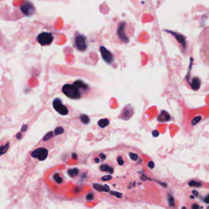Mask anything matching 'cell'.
Segmentation results:
<instances>
[{"mask_svg": "<svg viewBox=\"0 0 209 209\" xmlns=\"http://www.w3.org/2000/svg\"><path fill=\"white\" fill-rule=\"evenodd\" d=\"M112 178V177L109 175H105V176H104L102 178V180L103 181H108V180H111V179Z\"/></svg>", "mask_w": 209, "mask_h": 209, "instance_id": "cb8c5ba5", "label": "cell"}, {"mask_svg": "<svg viewBox=\"0 0 209 209\" xmlns=\"http://www.w3.org/2000/svg\"><path fill=\"white\" fill-rule=\"evenodd\" d=\"M130 110H132V109H131V108L127 109V107H125V110H124V112L122 114L124 115V118H125V115H128V117H129V118H130V117L132 116L131 115H130V114H132V115H133V111H131V112H130Z\"/></svg>", "mask_w": 209, "mask_h": 209, "instance_id": "e0dca14e", "label": "cell"}, {"mask_svg": "<svg viewBox=\"0 0 209 209\" xmlns=\"http://www.w3.org/2000/svg\"><path fill=\"white\" fill-rule=\"evenodd\" d=\"M95 162H97V163H99V162H100V160H99V158H96L95 159Z\"/></svg>", "mask_w": 209, "mask_h": 209, "instance_id": "d6a6232c", "label": "cell"}, {"mask_svg": "<svg viewBox=\"0 0 209 209\" xmlns=\"http://www.w3.org/2000/svg\"><path fill=\"white\" fill-rule=\"evenodd\" d=\"M170 119H171L170 115H169V114L167 112H166L165 110H163L158 117L159 121L161 122H168V121L170 120Z\"/></svg>", "mask_w": 209, "mask_h": 209, "instance_id": "8fae6325", "label": "cell"}, {"mask_svg": "<svg viewBox=\"0 0 209 209\" xmlns=\"http://www.w3.org/2000/svg\"><path fill=\"white\" fill-rule=\"evenodd\" d=\"M9 142H7L6 145H3L1 147H0V156L4 155L7 152V151L8 150V149L9 148Z\"/></svg>", "mask_w": 209, "mask_h": 209, "instance_id": "5bb4252c", "label": "cell"}, {"mask_svg": "<svg viewBox=\"0 0 209 209\" xmlns=\"http://www.w3.org/2000/svg\"><path fill=\"white\" fill-rule=\"evenodd\" d=\"M77 88L80 89H87L89 88L88 86L85 84L84 82H83L81 80H77L73 84Z\"/></svg>", "mask_w": 209, "mask_h": 209, "instance_id": "4fadbf2b", "label": "cell"}, {"mask_svg": "<svg viewBox=\"0 0 209 209\" xmlns=\"http://www.w3.org/2000/svg\"><path fill=\"white\" fill-rule=\"evenodd\" d=\"M117 162L119 163V165H122L124 164V160H122V157H121V156H119L117 158Z\"/></svg>", "mask_w": 209, "mask_h": 209, "instance_id": "d4e9b609", "label": "cell"}, {"mask_svg": "<svg viewBox=\"0 0 209 209\" xmlns=\"http://www.w3.org/2000/svg\"><path fill=\"white\" fill-rule=\"evenodd\" d=\"M190 85L193 89H194V90H198L200 86V80L198 77L193 78Z\"/></svg>", "mask_w": 209, "mask_h": 209, "instance_id": "7c38bea8", "label": "cell"}, {"mask_svg": "<svg viewBox=\"0 0 209 209\" xmlns=\"http://www.w3.org/2000/svg\"><path fill=\"white\" fill-rule=\"evenodd\" d=\"M75 46L80 51H85L86 48V38L83 35H78L75 38Z\"/></svg>", "mask_w": 209, "mask_h": 209, "instance_id": "8992f818", "label": "cell"}, {"mask_svg": "<svg viewBox=\"0 0 209 209\" xmlns=\"http://www.w3.org/2000/svg\"><path fill=\"white\" fill-rule=\"evenodd\" d=\"M198 44L201 61L209 68V26L205 27L199 33Z\"/></svg>", "mask_w": 209, "mask_h": 209, "instance_id": "6da1fadb", "label": "cell"}, {"mask_svg": "<svg viewBox=\"0 0 209 209\" xmlns=\"http://www.w3.org/2000/svg\"><path fill=\"white\" fill-rule=\"evenodd\" d=\"M53 133L52 132H49L48 133H47L46 134V136H45L43 137V140L44 141H46L47 140H49L50 139H51L52 137H53Z\"/></svg>", "mask_w": 209, "mask_h": 209, "instance_id": "44dd1931", "label": "cell"}, {"mask_svg": "<svg viewBox=\"0 0 209 209\" xmlns=\"http://www.w3.org/2000/svg\"><path fill=\"white\" fill-rule=\"evenodd\" d=\"M48 152L46 148H39L33 151L31 153V156L33 158H38L40 161H44L47 158Z\"/></svg>", "mask_w": 209, "mask_h": 209, "instance_id": "5b68a950", "label": "cell"}, {"mask_svg": "<svg viewBox=\"0 0 209 209\" xmlns=\"http://www.w3.org/2000/svg\"><path fill=\"white\" fill-rule=\"evenodd\" d=\"M64 132V129L62 127H58L55 130V134L56 136L59 135V134H61Z\"/></svg>", "mask_w": 209, "mask_h": 209, "instance_id": "d6986e66", "label": "cell"}, {"mask_svg": "<svg viewBox=\"0 0 209 209\" xmlns=\"http://www.w3.org/2000/svg\"><path fill=\"white\" fill-rule=\"evenodd\" d=\"M111 167L108 166V165H102L101 166H100V169L102 170L103 171H108L109 169H110Z\"/></svg>", "mask_w": 209, "mask_h": 209, "instance_id": "603a6c76", "label": "cell"}, {"mask_svg": "<svg viewBox=\"0 0 209 209\" xmlns=\"http://www.w3.org/2000/svg\"><path fill=\"white\" fill-rule=\"evenodd\" d=\"M125 23H121L120 25H119L118 28H117V35L122 42L125 43H128L129 42V38L128 37L126 36L125 33Z\"/></svg>", "mask_w": 209, "mask_h": 209, "instance_id": "ba28073f", "label": "cell"}, {"mask_svg": "<svg viewBox=\"0 0 209 209\" xmlns=\"http://www.w3.org/2000/svg\"><path fill=\"white\" fill-rule=\"evenodd\" d=\"M79 172V171L77 169H69L68 170V173L71 176V177H73L74 175H77Z\"/></svg>", "mask_w": 209, "mask_h": 209, "instance_id": "ac0fdd59", "label": "cell"}, {"mask_svg": "<svg viewBox=\"0 0 209 209\" xmlns=\"http://www.w3.org/2000/svg\"><path fill=\"white\" fill-rule=\"evenodd\" d=\"M37 41L43 46L50 45L53 41V36L51 33L43 32L39 34L37 38Z\"/></svg>", "mask_w": 209, "mask_h": 209, "instance_id": "3957f363", "label": "cell"}, {"mask_svg": "<svg viewBox=\"0 0 209 209\" xmlns=\"http://www.w3.org/2000/svg\"><path fill=\"white\" fill-rule=\"evenodd\" d=\"M28 129V126L26 125H23V126H22V128H21V131H26V130Z\"/></svg>", "mask_w": 209, "mask_h": 209, "instance_id": "83f0119b", "label": "cell"}, {"mask_svg": "<svg viewBox=\"0 0 209 209\" xmlns=\"http://www.w3.org/2000/svg\"><path fill=\"white\" fill-rule=\"evenodd\" d=\"M129 155H130V158L133 160V161H136L138 160V156L135 154V153H129Z\"/></svg>", "mask_w": 209, "mask_h": 209, "instance_id": "7402d4cb", "label": "cell"}, {"mask_svg": "<svg viewBox=\"0 0 209 209\" xmlns=\"http://www.w3.org/2000/svg\"><path fill=\"white\" fill-rule=\"evenodd\" d=\"M108 125H109V121L107 118L102 119V120H100L99 122V125L102 128H105V127L107 126Z\"/></svg>", "mask_w": 209, "mask_h": 209, "instance_id": "9a60e30c", "label": "cell"}, {"mask_svg": "<svg viewBox=\"0 0 209 209\" xmlns=\"http://www.w3.org/2000/svg\"><path fill=\"white\" fill-rule=\"evenodd\" d=\"M152 134L154 137H157L159 134V132L157 131H154L152 132Z\"/></svg>", "mask_w": 209, "mask_h": 209, "instance_id": "f1b7e54d", "label": "cell"}, {"mask_svg": "<svg viewBox=\"0 0 209 209\" xmlns=\"http://www.w3.org/2000/svg\"><path fill=\"white\" fill-rule=\"evenodd\" d=\"M100 50L103 60L107 63H111L113 60V55L105 47H100Z\"/></svg>", "mask_w": 209, "mask_h": 209, "instance_id": "52a82bcc", "label": "cell"}, {"mask_svg": "<svg viewBox=\"0 0 209 209\" xmlns=\"http://www.w3.org/2000/svg\"><path fill=\"white\" fill-rule=\"evenodd\" d=\"M54 179L58 183H61L63 182V179L62 178L59 176L58 174H55L54 175Z\"/></svg>", "mask_w": 209, "mask_h": 209, "instance_id": "ffe728a7", "label": "cell"}, {"mask_svg": "<svg viewBox=\"0 0 209 209\" xmlns=\"http://www.w3.org/2000/svg\"><path fill=\"white\" fill-rule=\"evenodd\" d=\"M86 199L87 200H92L94 199V196L92 194H89V195L86 196Z\"/></svg>", "mask_w": 209, "mask_h": 209, "instance_id": "484cf974", "label": "cell"}, {"mask_svg": "<svg viewBox=\"0 0 209 209\" xmlns=\"http://www.w3.org/2000/svg\"><path fill=\"white\" fill-rule=\"evenodd\" d=\"M148 166L151 169H153L154 167V162H152V161L149 162V164H148Z\"/></svg>", "mask_w": 209, "mask_h": 209, "instance_id": "4316f807", "label": "cell"}, {"mask_svg": "<svg viewBox=\"0 0 209 209\" xmlns=\"http://www.w3.org/2000/svg\"><path fill=\"white\" fill-rule=\"evenodd\" d=\"M53 106L54 109L62 115H65L69 112L68 108H67L64 105H63L62 101L60 99L56 98L53 101Z\"/></svg>", "mask_w": 209, "mask_h": 209, "instance_id": "277c9868", "label": "cell"}, {"mask_svg": "<svg viewBox=\"0 0 209 209\" xmlns=\"http://www.w3.org/2000/svg\"><path fill=\"white\" fill-rule=\"evenodd\" d=\"M63 92L69 98L73 99H77L81 98V93L79 89L73 84H65L62 89Z\"/></svg>", "mask_w": 209, "mask_h": 209, "instance_id": "7a4b0ae2", "label": "cell"}, {"mask_svg": "<svg viewBox=\"0 0 209 209\" xmlns=\"http://www.w3.org/2000/svg\"><path fill=\"white\" fill-rule=\"evenodd\" d=\"M17 137L18 139H20L21 137V134L20 133H18L17 134Z\"/></svg>", "mask_w": 209, "mask_h": 209, "instance_id": "1f68e13d", "label": "cell"}, {"mask_svg": "<svg viewBox=\"0 0 209 209\" xmlns=\"http://www.w3.org/2000/svg\"><path fill=\"white\" fill-rule=\"evenodd\" d=\"M80 119H81V122H83L84 124H88L89 121H90L89 117L85 115H82L80 117Z\"/></svg>", "mask_w": 209, "mask_h": 209, "instance_id": "2e32d148", "label": "cell"}, {"mask_svg": "<svg viewBox=\"0 0 209 209\" xmlns=\"http://www.w3.org/2000/svg\"><path fill=\"white\" fill-rule=\"evenodd\" d=\"M21 11L25 15L31 14L34 12V7L32 4L28 3V4H23L21 7Z\"/></svg>", "mask_w": 209, "mask_h": 209, "instance_id": "9c48e42d", "label": "cell"}, {"mask_svg": "<svg viewBox=\"0 0 209 209\" xmlns=\"http://www.w3.org/2000/svg\"><path fill=\"white\" fill-rule=\"evenodd\" d=\"M168 32H169L170 33H172L173 35L174 36L175 38H176L177 41L179 42V44H181L182 45V49H186V42H185V39H184V37L183 36H182L181 34H177V33H175L174 32H172V31H168Z\"/></svg>", "mask_w": 209, "mask_h": 209, "instance_id": "30bf717a", "label": "cell"}, {"mask_svg": "<svg viewBox=\"0 0 209 209\" xmlns=\"http://www.w3.org/2000/svg\"><path fill=\"white\" fill-rule=\"evenodd\" d=\"M72 158L74 159V160H77V155L76 153H73L72 155Z\"/></svg>", "mask_w": 209, "mask_h": 209, "instance_id": "4dcf8cb0", "label": "cell"}, {"mask_svg": "<svg viewBox=\"0 0 209 209\" xmlns=\"http://www.w3.org/2000/svg\"><path fill=\"white\" fill-rule=\"evenodd\" d=\"M100 158H102V160H105V159H106V156L104 154H103V153L100 154Z\"/></svg>", "mask_w": 209, "mask_h": 209, "instance_id": "f546056e", "label": "cell"}]
</instances>
